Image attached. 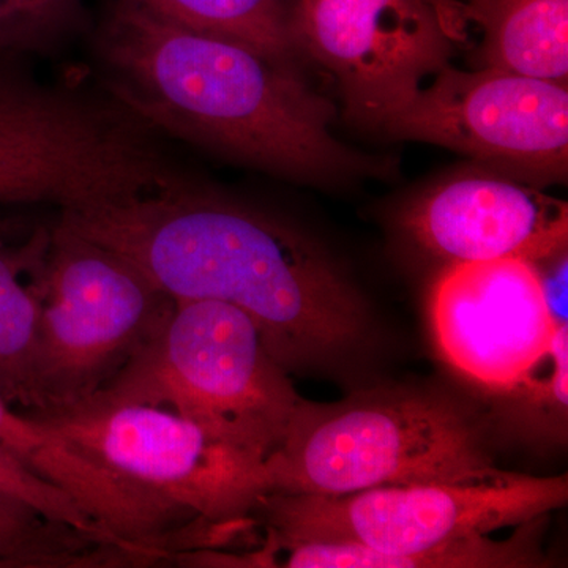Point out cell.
Returning <instances> with one entry per match:
<instances>
[{
    "instance_id": "6da1fadb",
    "label": "cell",
    "mask_w": 568,
    "mask_h": 568,
    "mask_svg": "<svg viewBox=\"0 0 568 568\" xmlns=\"http://www.w3.org/2000/svg\"><path fill=\"white\" fill-rule=\"evenodd\" d=\"M62 227L106 246L174 301H216L252 317L286 372L345 354L366 308L332 257L293 224L186 183L62 211Z\"/></svg>"
},
{
    "instance_id": "7a4b0ae2",
    "label": "cell",
    "mask_w": 568,
    "mask_h": 568,
    "mask_svg": "<svg viewBox=\"0 0 568 568\" xmlns=\"http://www.w3.org/2000/svg\"><path fill=\"white\" fill-rule=\"evenodd\" d=\"M102 54L119 99L175 136L284 178L345 181L387 164L332 133L335 110L291 61L115 6Z\"/></svg>"
},
{
    "instance_id": "3957f363",
    "label": "cell",
    "mask_w": 568,
    "mask_h": 568,
    "mask_svg": "<svg viewBox=\"0 0 568 568\" xmlns=\"http://www.w3.org/2000/svg\"><path fill=\"white\" fill-rule=\"evenodd\" d=\"M24 414L108 470L192 552L248 536L254 508L274 489L263 455L163 407L93 394Z\"/></svg>"
},
{
    "instance_id": "277c9868",
    "label": "cell",
    "mask_w": 568,
    "mask_h": 568,
    "mask_svg": "<svg viewBox=\"0 0 568 568\" xmlns=\"http://www.w3.org/2000/svg\"><path fill=\"white\" fill-rule=\"evenodd\" d=\"M272 493L338 496L504 476L480 426L435 396L368 392L335 405L301 399L280 446L265 458Z\"/></svg>"
},
{
    "instance_id": "5b68a950",
    "label": "cell",
    "mask_w": 568,
    "mask_h": 568,
    "mask_svg": "<svg viewBox=\"0 0 568 568\" xmlns=\"http://www.w3.org/2000/svg\"><path fill=\"white\" fill-rule=\"evenodd\" d=\"M95 394L163 407L267 458L301 396L252 317L216 301H175L160 334Z\"/></svg>"
},
{
    "instance_id": "8992f818",
    "label": "cell",
    "mask_w": 568,
    "mask_h": 568,
    "mask_svg": "<svg viewBox=\"0 0 568 568\" xmlns=\"http://www.w3.org/2000/svg\"><path fill=\"white\" fill-rule=\"evenodd\" d=\"M144 126L133 112L0 71V204L67 211L173 185Z\"/></svg>"
},
{
    "instance_id": "52a82bcc",
    "label": "cell",
    "mask_w": 568,
    "mask_h": 568,
    "mask_svg": "<svg viewBox=\"0 0 568 568\" xmlns=\"http://www.w3.org/2000/svg\"><path fill=\"white\" fill-rule=\"evenodd\" d=\"M39 409L99 392L149 345L175 301L122 254L54 227L41 278Z\"/></svg>"
},
{
    "instance_id": "ba28073f",
    "label": "cell",
    "mask_w": 568,
    "mask_h": 568,
    "mask_svg": "<svg viewBox=\"0 0 568 568\" xmlns=\"http://www.w3.org/2000/svg\"><path fill=\"white\" fill-rule=\"evenodd\" d=\"M568 477L506 473L474 484H425L338 496L261 497L254 515L268 544L347 541L384 555L406 556L529 525L566 506Z\"/></svg>"
},
{
    "instance_id": "9c48e42d",
    "label": "cell",
    "mask_w": 568,
    "mask_h": 568,
    "mask_svg": "<svg viewBox=\"0 0 568 568\" xmlns=\"http://www.w3.org/2000/svg\"><path fill=\"white\" fill-rule=\"evenodd\" d=\"M287 20L295 54L331 74L347 118L373 130L450 63L466 26L459 0H293Z\"/></svg>"
},
{
    "instance_id": "30bf717a",
    "label": "cell",
    "mask_w": 568,
    "mask_h": 568,
    "mask_svg": "<svg viewBox=\"0 0 568 568\" xmlns=\"http://www.w3.org/2000/svg\"><path fill=\"white\" fill-rule=\"evenodd\" d=\"M396 140L432 142L534 185L568 173V91L552 82L447 63L383 126Z\"/></svg>"
},
{
    "instance_id": "8fae6325",
    "label": "cell",
    "mask_w": 568,
    "mask_h": 568,
    "mask_svg": "<svg viewBox=\"0 0 568 568\" xmlns=\"http://www.w3.org/2000/svg\"><path fill=\"white\" fill-rule=\"evenodd\" d=\"M429 316L444 361L487 392L525 376L559 327L536 265L514 257L448 265L433 286Z\"/></svg>"
},
{
    "instance_id": "7c38bea8",
    "label": "cell",
    "mask_w": 568,
    "mask_h": 568,
    "mask_svg": "<svg viewBox=\"0 0 568 568\" xmlns=\"http://www.w3.org/2000/svg\"><path fill=\"white\" fill-rule=\"evenodd\" d=\"M406 224L448 265L508 257L536 264L568 244L567 203L495 170L437 183L407 211Z\"/></svg>"
},
{
    "instance_id": "4fadbf2b",
    "label": "cell",
    "mask_w": 568,
    "mask_h": 568,
    "mask_svg": "<svg viewBox=\"0 0 568 568\" xmlns=\"http://www.w3.org/2000/svg\"><path fill=\"white\" fill-rule=\"evenodd\" d=\"M462 13L480 28V67L567 84L568 0H466Z\"/></svg>"
},
{
    "instance_id": "5bb4252c",
    "label": "cell",
    "mask_w": 568,
    "mask_h": 568,
    "mask_svg": "<svg viewBox=\"0 0 568 568\" xmlns=\"http://www.w3.org/2000/svg\"><path fill=\"white\" fill-rule=\"evenodd\" d=\"M50 239L37 234L18 250L0 244V395L21 413L39 409L40 293Z\"/></svg>"
},
{
    "instance_id": "9a60e30c",
    "label": "cell",
    "mask_w": 568,
    "mask_h": 568,
    "mask_svg": "<svg viewBox=\"0 0 568 568\" xmlns=\"http://www.w3.org/2000/svg\"><path fill=\"white\" fill-rule=\"evenodd\" d=\"M536 532L523 529L507 541L487 537L467 538L418 552L392 556L347 541H284L268 544L272 551H283L278 564L287 568H517L540 566Z\"/></svg>"
},
{
    "instance_id": "2e32d148",
    "label": "cell",
    "mask_w": 568,
    "mask_h": 568,
    "mask_svg": "<svg viewBox=\"0 0 568 568\" xmlns=\"http://www.w3.org/2000/svg\"><path fill=\"white\" fill-rule=\"evenodd\" d=\"M136 556L106 538L54 521L0 491V567L132 566Z\"/></svg>"
},
{
    "instance_id": "e0dca14e",
    "label": "cell",
    "mask_w": 568,
    "mask_h": 568,
    "mask_svg": "<svg viewBox=\"0 0 568 568\" xmlns=\"http://www.w3.org/2000/svg\"><path fill=\"white\" fill-rule=\"evenodd\" d=\"M0 443L33 473L69 493L89 514H100L114 499V484L106 470L78 450L58 429L14 409L2 395Z\"/></svg>"
},
{
    "instance_id": "ac0fdd59",
    "label": "cell",
    "mask_w": 568,
    "mask_h": 568,
    "mask_svg": "<svg viewBox=\"0 0 568 568\" xmlns=\"http://www.w3.org/2000/svg\"><path fill=\"white\" fill-rule=\"evenodd\" d=\"M189 31L248 44L271 58L291 61L287 6L284 0H125Z\"/></svg>"
},
{
    "instance_id": "d6986e66",
    "label": "cell",
    "mask_w": 568,
    "mask_h": 568,
    "mask_svg": "<svg viewBox=\"0 0 568 568\" xmlns=\"http://www.w3.org/2000/svg\"><path fill=\"white\" fill-rule=\"evenodd\" d=\"M508 428L538 443L564 444L568 424V325H559L548 353L517 383L488 392Z\"/></svg>"
},
{
    "instance_id": "ffe728a7",
    "label": "cell",
    "mask_w": 568,
    "mask_h": 568,
    "mask_svg": "<svg viewBox=\"0 0 568 568\" xmlns=\"http://www.w3.org/2000/svg\"><path fill=\"white\" fill-rule=\"evenodd\" d=\"M0 491L31 504L47 518L95 534L122 547L93 521L91 515L69 493L33 473L31 467L24 465L3 443H0Z\"/></svg>"
},
{
    "instance_id": "44dd1931",
    "label": "cell",
    "mask_w": 568,
    "mask_h": 568,
    "mask_svg": "<svg viewBox=\"0 0 568 568\" xmlns=\"http://www.w3.org/2000/svg\"><path fill=\"white\" fill-rule=\"evenodd\" d=\"M80 0H0V50L40 43L73 17Z\"/></svg>"
},
{
    "instance_id": "7402d4cb",
    "label": "cell",
    "mask_w": 568,
    "mask_h": 568,
    "mask_svg": "<svg viewBox=\"0 0 568 568\" xmlns=\"http://www.w3.org/2000/svg\"><path fill=\"white\" fill-rule=\"evenodd\" d=\"M567 260L566 250V252L534 264L538 276H540L549 312L555 317L556 324L559 325L567 324Z\"/></svg>"
}]
</instances>
